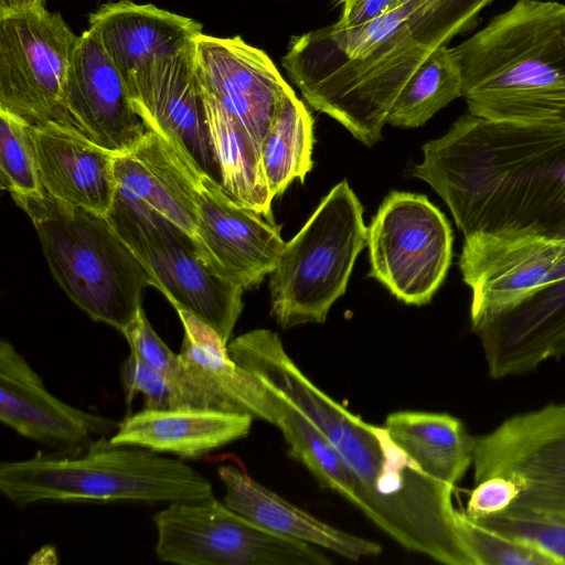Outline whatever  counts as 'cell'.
Instances as JSON below:
<instances>
[{
    "label": "cell",
    "mask_w": 565,
    "mask_h": 565,
    "mask_svg": "<svg viewBox=\"0 0 565 565\" xmlns=\"http://www.w3.org/2000/svg\"><path fill=\"white\" fill-rule=\"evenodd\" d=\"M224 503L257 525L295 540L359 561L382 553V545L333 527L294 505L248 476L241 466L221 465Z\"/></svg>",
    "instance_id": "obj_25"
},
{
    "label": "cell",
    "mask_w": 565,
    "mask_h": 565,
    "mask_svg": "<svg viewBox=\"0 0 565 565\" xmlns=\"http://www.w3.org/2000/svg\"><path fill=\"white\" fill-rule=\"evenodd\" d=\"M107 218L149 274L151 286L228 343L245 289L216 275L193 238L159 214L116 196Z\"/></svg>",
    "instance_id": "obj_8"
},
{
    "label": "cell",
    "mask_w": 565,
    "mask_h": 565,
    "mask_svg": "<svg viewBox=\"0 0 565 565\" xmlns=\"http://www.w3.org/2000/svg\"><path fill=\"white\" fill-rule=\"evenodd\" d=\"M152 521L157 557L179 565H329L317 546L268 531L214 495L168 503Z\"/></svg>",
    "instance_id": "obj_9"
},
{
    "label": "cell",
    "mask_w": 565,
    "mask_h": 565,
    "mask_svg": "<svg viewBox=\"0 0 565 565\" xmlns=\"http://www.w3.org/2000/svg\"><path fill=\"white\" fill-rule=\"evenodd\" d=\"M120 376L128 408L138 393L143 397L145 408H174L173 392L168 381L131 351L121 364Z\"/></svg>",
    "instance_id": "obj_33"
},
{
    "label": "cell",
    "mask_w": 565,
    "mask_h": 565,
    "mask_svg": "<svg viewBox=\"0 0 565 565\" xmlns=\"http://www.w3.org/2000/svg\"><path fill=\"white\" fill-rule=\"evenodd\" d=\"M493 0H408L369 23L292 36L281 58L306 102L371 147L423 62Z\"/></svg>",
    "instance_id": "obj_3"
},
{
    "label": "cell",
    "mask_w": 565,
    "mask_h": 565,
    "mask_svg": "<svg viewBox=\"0 0 565 565\" xmlns=\"http://www.w3.org/2000/svg\"><path fill=\"white\" fill-rule=\"evenodd\" d=\"M313 119L294 90L288 93L262 143V161L271 195L292 181L303 182L312 168Z\"/></svg>",
    "instance_id": "obj_28"
},
{
    "label": "cell",
    "mask_w": 565,
    "mask_h": 565,
    "mask_svg": "<svg viewBox=\"0 0 565 565\" xmlns=\"http://www.w3.org/2000/svg\"><path fill=\"white\" fill-rule=\"evenodd\" d=\"M452 241L445 214L425 195L391 192L367 227L370 275L398 300L425 305L448 273Z\"/></svg>",
    "instance_id": "obj_11"
},
{
    "label": "cell",
    "mask_w": 565,
    "mask_h": 565,
    "mask_svg": "<svg viewBox=\"0 0 565 565\" xmlns=\"http://www.w3.org/2000/svg\"><path fill=\"white\" fill-rule=\"evenodd\" d=\"M383 427L423 471L454 488L472 466L473 436L448 413L394 412Z\"/></svg>",
    "instance_id": "obj_26"
},
{
    "label": "cell",
    "mask_w": 565,
    "mask_h": 565,
    "mask_svg": "<svg viewBox=\"0 0 565 565\" xmlns=\"http://www.w3.org/2000/svg\"><path fill=\"white\" fill-rule=\"evenodd\" d=\"M88 24L125 79L156 58L181 52L203 33L202 24L189 17L129 0L102 4Z\"/></svg>",
    "instance_id": "obj_23"
},
{
    "label": "cell",
    "mask_w": 565,
    "mask_h": 565,
    "mask_svg": "<svg viewBox=\"0 0 565 565\" xmlns=\"http://www.w3.org/2000/svg\"><path fill=\"white\" fill-rule=\"evenodd\" d=\"M461 96L462 79L458 62L452 49L441 45L404 85L388 113L386 124L403 128L420 127Z\"/></svg>",
    "instance_id": "obj_29"
},
{
    "label": "cell",
    "mask_w": 565,
    "mask_h": 565,
    "mask_svg": "<svg viewBox=\"0 0 565 565\" xmlns=\"http://www.w3.org/2000/svg\"><path fill=\"white\" fill-rule=\"evenodd\" d=\"M193 57L203 89L212 95L260 146L285 96L294 90L273 60L239 35L201 33Z\"/></svg>",
    "instance_id": "obj_16"
},
{
    "label": "cell",
    "mask_w": 565,
    "mask_h": 565,
    "mask_svg": "<svg viewBox=\"0 0 565 565\" xmlns=\"http://www.w3.org/2000/svg\"><path fill=\"white\" fill-rule=\"evenodd\" d=\"M0 183L17 204L43 195L30 125L1 110Z\"/></svg>",
    "instance_id": "obj_30"
},
{
    "label": "cell",
    "mask_w": 565,
    "mask_h": 565,
    "mask_svg": "<svg viewBox=\"0 0 565 565\" xmlns=\"http://www.w3.org/2000/svg\"><path fill=\"white\" fill-rule=\"evenodd\" d=\"M17 205L31 218L50 270L67 297L94 321L126 328L151 281L107 216L44 193Z\"/></svg>",
    "instance_id": "obj_6"
},
{
    "label": "cell",
    "mask_w": 565,
    "mask_h": 565,
    "mask_svg": "<svg viewBox=\"0 0 565 565\" xmlns=\"http://www.w3.org/2000/svg\"><path fill=\"white\" fill-rule=\"evenodd\" d=\"M203 173L193 160L151 129L134 148L115 156L117 196L159 214L193 241Z\"/></svg>",
    "instance_id": "obj_21"
},
{
    "label": "cell",
    "mask_w": 565,
    "mask_h": 565,
    "mask_svg": "<svg viewBox=\"0 0 565 565\" xmlns=\"http://www.w3.org/2000/svg\"><path fill=\"white\" fill-rule=\"evenodd\" d=\"M193 43L141 66L126 82L131 105L146 128L161 135L181 154L220 181Z\"/></svg>",
    "instance_id": "obj_14"
},
{
    "label": "cell",
    "mask_w": 565,
    "mask_h": 565,
    "mask_svg": "<svg viewBox=\"0 0 565 565\" xmlns=\"http://www.w3.org/2000/svg\"><path fill=\"white\" fill-rule=\"evenodd\" d=\"M395 8V0H358L348 11L342 12L338 23L348 28L359 26Z\"/></svg>",
    "instance_id": "obj_35"
},
{
    "label": "cell",
    "mask_w": 565,
    "mask_h": 565,
    "mask_svg": "<svg viewBox=\"0 0 565 565\" xmlns=\"http://www.w3.org/2000/svg\"><path fill=\"white\" fill-rule=\"evenodd\" d=\"M0 491L18 507L42 501L172 503L213 494L209 479L183 459L102 438L74 452H38L0 465Z\"/></svg>",
    "instance_id": "obj_5"
},
{
    "label": "cell",
    "mask_w": 565,
    "mask_h": 565,
    "mask_svg": "<svg viewBox=\"0 0 565 565\" xmlns=\"http://www.w3.org/2000/svg\"><path fill=\"white\" fill-rule=\"evenodd\" d=\"M358 0H341L343 4L342 12L348 11Z\"/></svg>",
    "instance_id": "obj_37"
},
{
    "label": "cell",
    "mask_w": 565,
    "mask_h": 565,
    "mask_svg": "<svg viewBox=\"0 0 565 565\" xmlns=\"http://www.w3.org/2000/svg\"><path fill=\"white\" fill-rule=\"evenodd\" d=\"M451 49L471 115L565 129V4L518 0Z\"/></svg>",
    "instance_id": "obj_4"
},
{
    "label": "cell",
    "mask_w": 565,
    "mask_h": 565,
    "mask_svg": "<svg viewBox=\"0 0 565 565\" xmlns=\"http://www.w3.org/2000/svg\"><path fill=\"white\" fill-rule=\"evenodd\" d=\"M475 324L565 277V242L463 241L459 259Z\"/></svg>",
    "instance_id": "obj_19"
},
{
    "label": "cell",
    "mask_w": 565,
    "mask_h": 565,
    "mask_svg": "<svg viewBox=\"0 0 565 565\" xmlns=\"http://www.w3.org/2000/svg\"><path fill=\"white\" fill-rule=\"evenodd\" d=\"M203 94L221 185L241 205L274 220V196L264 171L260 146L212 95L204 89Z\"/></svg>",
    "instance_id": "obj_27"
},
{
    "label": "cell",
    "mask_w": 565,
    "mask_h": 565,
    "mask_svg": "<svg viewBox=\"0 0 565 565\" xmlns=\"http://www.w3.org/2000/svg\"><path fill=\"white\" fill-rule=\"evenodd\" d=\"M367 245L363 206L347 181L321 200L270 274L271 313L282 329L323 323Z\"/></svg>",
    "instance_id": "obj_7"
},
{
    "label": "cell",
    "mask_w": 565,
    "mask_h": 565,
    "mask_svg": "<svg viewBox=\"0 0 565 565\" xmlns=\"http://www.w3.org/2000/svg\"><path fill=\"white\" fill-rule=\"evenodd\" d=\"M0 420L17 434L57 452L79 451L110 438L119 423L51 394L13 344L0 342Z\"/></svg>",
    "instance_id": "obj_17"
},
{
    "label": "cell",
    "mask_w": 565,
    "mask_h": 565,
    "mask_svg": "<svg viewBox=\"0 0 565 565\" xmlns=\"http://www.w3.org/2000/svg\"><path fill=\"white\" fill-rule=\"evenodd\" d=\"M423 153L412 174L444 200L465 241L565 242V129L468 113Z\"/></svg>",
    "instance_id": "obj_2"
},
{
    "label": "cell",
    "mask_w": 565,
    "mask_h": 565,
    "mask_svg": "<svg viewBox=\"0 0 565 565\" xmlns=\"http://www.w3.org/2000/svg\"><path fill=\"white\" fill-rule=\"evenodd\" d=\"M78 39L58 12L0 17V110L32 126L62 120Z\"/></svg>",
    "instance_id": "obj_12"
},
{
    "label": "cell",
    "mask_w": 565,
    "mask_h": 565,
    "mask_svg": "<svg viewBox=\"0 0 565 565\" xmlns=\"http://www.w3.org/2000/svg\"><path fill=\"white\" fill-rule=\"evenodd\" d=\"M406 1H408V0H395V2H396V8H397L398 6H401V4H403V3H404V2H406Z\"/></svg>",
    "instance_id": "obj_38"
},
{
    "label": "cell",
    "mask_w": 565,
    "mask_h": 565,
    "mask_svg": "<svg viewBox=\"0 0 565 565\" xmlns=\"http://www.w3.org/2000/svg\"><path fill=\"white\" fill-rule=\"evenodd\" d=\"M253 419L249 415L213 409L143 408L120 422L109 441L198 459L246 437Z\"/></svg>",
    "instance_id": "obj_24"
},
{
    "label": "cell",
    "mask_w": 565,
    "mask_h": 565,
    "mask_svg": "<svg viewBox=\"0 0 565 565\" xmlns=\"http://www.w3.org/2000/svg\"><path fill=\"white\" fill-rule=\"evenodd\" d=\"M231 358L296 407L334 447L356 481L364 514L405 550L447 565H475L456 523L454 487L436 480L382 426L361 419L315 385L278 334L255 329L227 344Z\"/></svg>",
    "instance_id": "obj_1"
},
{
    "label": "cell",
    "mask_w": 565,
    "mask_h": 565,
    "mask_svg": "<svg viewBox=\"0 0 565 565\" xmlns=\"http://www.w3.org/2000/svg\"><path fill=\"white\" fill-rule=\"evenodd\" d=\"M43 193L64 204L107 216L117 196L115 153L72 125H30Z\"/></svg>",
    "instance_id": "obj_22"
},
{
    "label": "cell",
    "mask_w": 565,
    "mask_h": 565,
    "mask_svg": "<svg viewBox=\"0 0 565 565\" xmlns=\"http://www.w3.org/2000/svg\"><path fill=\"white\" fill-rule=\"evenodd\" d=\"M46 0H0V17L42 11L45 9Z\"/></svg>",
    "instance_id": "obj_36"
},
{
    "label": "cell",
    "mask_w": 565,
    "mask_h": 565,
    "mask_svg": "<svg viewBox=\"0 0 565 565\" xmlns=\"http://www.w3.org/2000/svg\"><path fill=\"white\" fill-rule=\"evenodd\" d=\"M63 111L60 121L115 154L134 148L147 130L131 105L124 75L89 28L79 35L72 57Z\"/></svg>",
    "instance_id": "obj_18"
},
{
    "label": "cell",
    "mask_w": 565,
    "mask_h": 565,
    "mask_svg": "<svg viewBox=\"0 0 565 565\" xmlns=\"http://www.w3.org/2000/svg\"><path fill=\"white\" fill-rule=\"evenodd\" d=\"M465 513L479 520L508 509L515 500L519 488L509 478L494 476L475 483Z\"/></svg>",
    "instance_id": "obj_34"
},
{
    "label": "cell",
    "mask_w": 565,
    "mask_h": 565,
    "mask_svg": "<svg viewBox=\"0 0 565 565\" xmlns=\"http://www.w3.org/2000/svg\"><path fill=\"white\" fill-rule=\"evenodd\" d=\"M475 483L500 476L519 493L508 508L565 520V403L513 415L473 436Z\"/></svg>",
    "instance_id": "obj_10"
},
{
    "label": "cell",
    "mask_w": 565,
    "mask_h": 565,
    "mask_svg": "<svg viewBox=\"0 0 565 565\" xmlns=\"http://www.w3.org/2000/svg\"><path fill=\"white\" fill-rule=\"evenodd\" d=\"M183 326L179 360L167 376L174 408H202L276 422V392L238 365L227 342L190 312L174 308Z\"/></svg>",
    "instance_id": "obj_13"
},
{
    "label": "cell",
    "mask_w": 565,
    "mask_h": 565,
    "mask_svg": "<svg viewBox=\"0 0 565 565\" xmlns=\"http://www.w3.org/2000/svg\"><path fill=\"white\" fill-rule=\"evenodd\" d=\"M488 529L537 548L565 565V520L505 509L473 520Z\"/></svg>",
    "instance_id": "obj_32"
},
{
    "label": "cell",
    "mask_w": 565,
    "mask_h": 565,
    "mask_svg": "<svg viewBox=\"0 0 565 565\" xmlns=\"http://www.w3.org/2000/svg\"><path fill=\"white\" fill-rule=\"evenodd\" d=\"M493 379L565 355V277L471 324Z\"/></svg>",
    "instance_id": "obj_20"
},
{
    "label": "cell",
    "mask_w": 565,
    "mask_h": 565,
    "mask_svg": "<svg viewBox=\"0 0 565 565\" xmlns=\"http://www.w3.org/2000/svg\"><path fill=\"white\" fill-rule=\"evenodd\" d=\"M194 243L216 275L248 289L273 273L286 242L274 220L241 205L204 172Z\"/></svg>",
    "instance_id": "obj_15"
},
{
    "label": "cell",
    "mask_w": 565,
    "mask_h": 565,
    "mask_svg": "<svg viewBox=\"0 0 565 565\" xmlns=\"http://www.w3.org/2000/svg\"><path fill=\"white\" fill-rule=\"evenodd\" d=\"M456 523L475 565H556L551 557L532 545L479 524L468 518L465 511L456 512Z\"/></svg>",
    "instance_id": "obj_31"
}]
</instances>
